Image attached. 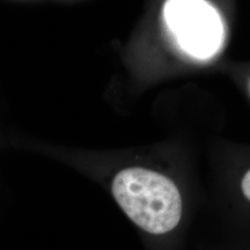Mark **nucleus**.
<instances>
[{"label":"nucleus","mask_w":250,"mask_h":250,"mask_svg":"<svg viewBox=\"0 0 250 250\" xmlns=\"http://www.w3.org/2000/svg\"><path fill=\"white\" fill-rule=\"evenodd\" d=\"M241 189L243 192V196L250 202V170L247 171L243 176L242 182H241Z\"/></svg>","instance_id":"7ed1b4c3"},{"label":"nucleus","mask_w":250,"mask_h":250,"mask_svg":"<svg viewBox=\"0 0 250 250\" xmlns=\"http://www.w3.org/2000/svg\"><path fill=\"white\" fill-rule=\"evenodd\" d=\"M117 204L139 228L165 235L179 226L183 214L180 190L169 177L142 167L121 170L112 181Z\"/></svg>","instance_id":"f257e3e1"},{"label":"nucleus","mask_w":250,"mask_h":250,"mask_svg":"<svg viewBox=\"0 0 250 250\" xmlns=\"http://www.w3.org/2000/svg\"><path fill=\"white\" fill-rule=\"evenodd\" d=\"M164 15L179 45L192 57L208 59L221 48L223 20L206 0H167Z\"/></svg>","instance_id":"f03ea898"},{"label":"nucleus","mask_w":250,"mask_h":250,"mask_svg":"<svg viewBox=\"0 0 250 250\" xmlns=\"http://www.w3.org/2000/svg\"><path fill=\"white\" fill-rule=\"evenodd\" d=\"M249 89H250V83H249Z\"/></svg>","instance_id":"20e7f679"}]
</instances>
